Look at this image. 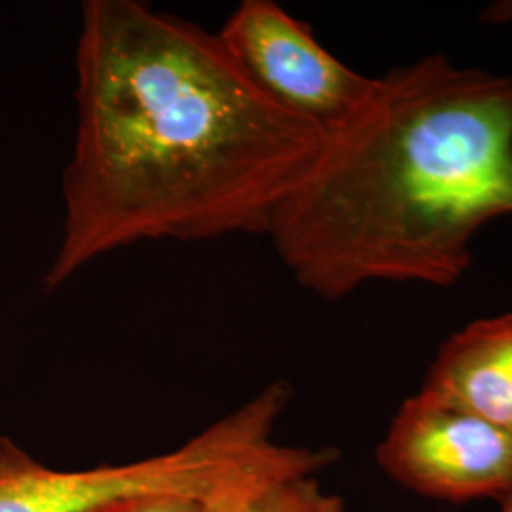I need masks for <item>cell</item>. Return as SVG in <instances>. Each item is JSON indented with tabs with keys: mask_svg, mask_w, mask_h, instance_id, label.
<instances>
[{
	"mask_svg": "<svg viewBox=\"0 0 512 512\" xmlns=\"http://www.w3.org/2000/svg\"><path fill=\"white\" fill-rule=\"evenodd\" d=\"M52 293L143 241L268 234L327 133L256 90L217 33L141 0H88Z\"/></svg>",
	"mask_w": 512,
	"mask_h": 512,
	"instance_id": "cell-1",
	"label": "cell"
},
{
	"mask_svg": "<svg viewBox=\"0 0 512 512\" xmlns=\"http://www.w3.org/2000/svg\"><path fill=\"white\" fill-rule=\"evenodd\" d=\"M512 215V76L431 54L376 76L275 211L268 238L325 300L370 283L452 287Z\"/></svg>",
	"mask_w": 512,
	"mask_h": 512,
	"instance_id": "cell-2",
	"label": "cell"
},
{
	"mask_svg": "<svg viewBox=\"0 0 512 512\" xmlns=\"http://www.w3.org/2000/svg\"><path fill=\"white\" fill-rule=\"evenodd\" d=\"M217 37L258 92L325 133L349 122L374 90L376 78L330 54L274 0H243Z\"/></svg>",
	"mask_w": 512,
	"mask_h": 512,
	"instance_id": "cell-3",
	"label": "cell"
},
{
	"mask_svg": "<svg viewBox=\"0 0 512 512\" xmlns=\"http://www.w3.org/2000/svg\"><path fill=\"white\" fill-rule=\"evenodd\" d=\"M376 461L404 490L444 503L501 501L512 490V433L418 391L389 421Z\"/></svg>",
	"mask_w": 512,
	"mask_h": 512,
	"instance_id": "cell-4",
	"label": "cell"
},
{
	"mask_svg": "<svg viewBox=\"0 0 512 512\" xmlns=\"http://www.w3.org/2000/svg\"><path fill=\"white\" fill-rule=\"evenodd\" d=\"M418 393L512 433V310L452 332Z\"/></svg>",
	"mask_w": 512,
	"mask_h": 512,
	"instance_id": "cell-5",
	"label": "cell"
},
{
	"mask_svg": "<svg viewBox=\"0 0 512 512\" xmlns=\"http://www.w3.org/2000/svg\"><path fill=\"white\" fill-rule=\"evenodd\" d=\"M334 448L277 444L203 499L202 512H344V501L319 482Z\"/></svg>",
	"mask_w": 512,
	"mask_h": 512,
	"instance_id": "cell-6",
	"label": "cell"
},
{
	"mask_svg": "<svg viewBox=\"0 0 512 512\" xmlns=\"http://www.w3.org/2000/svg\"><path fill=\"white\" fill-rule=\"evenodd\" d=\"M203 499L188 494L160 492L126 497L93 512H202Z\"/></svg>",
	"mask_w": 512,
	"mask_h": 512,
	"instance_id": "cell-7",
	"label": "cell"
},
{
	"mask_svg": "<svg viewBox=\"0 0 512 512\" xmlns=\"http://www.w3.org/2000/svg\"><path fill=\"white\" fill-rule=\"evenodd\" d=\"M478 19L488 25H512V0H494L482 8Z\"/></svg>",
	"mask_w": 512,
	"mask_h": 512,
	"instance_id": "cell-8",
	"label": "cell"
},
{
	"mask_svg": "<svg viewBox=\"0 0 512 512\" xmlns=\"http://www.w3.org/2000/svg\"><path fill=\"white\" fill-rule=\"evenodd\" d=\"M499 503H501V511L499 512H512V490Z\"/></svg>",
	"mask_w": 512,
	"mask_h": 512,
	"instance_id": "cell-9",
	"label": "cell"
}]
</instances>
